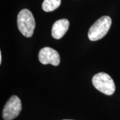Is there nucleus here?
<instances>
[{
	"mask_svg": "<svg viewBox=\"0 0 120 120\" xmlns=\"http://www.w3.org/2000/svg\"><path fill=\"white\" fill-rule=\"evenodd\" d=\"M92 82L94 87L106 95H112L115 92V83L113 79L107 73H97L93 77Z\"/></svg>",
	"mask_w": 120,
	"mask_h": 120,
	"instance_id": "3",
	"label": "nucleus"
},
{
	"mask_svg": "<svg viewBox=\"0 0 120 120\" xmlns=\"http://www.w3.org/2000/svg\"></svg>",
	"mask_w": 120,
	"mask_h": 120,
	"instance_id": "9",
	"label": "nucleus"
},
{
	"mask_svg": "<svg viewBox=\"0 0 120 120\" xmlns=\"http://www.w3.org/2000/svg\"><path fill=\"white\" fill-rule=\"evenodd\" d=\"M111 23V19L109 16L100 17L90 27L88 33V38L92 41L102 38L109 32Z\"/></svg>",
	"mask_w": 120,
	"mask_h": 120,
	"instance_id": "1",
	"label": "nucleus"
},
{
	"mask_svg": "<svg viewBox=\"0 0 120 120\" xmlns=\"http://www.w3.org/2000/svg\"><path fill=\"white\" fill-rule=\"evenodd\" d=\"M1 62H2V54L0 51V64H1Z\"/></svg>",
	"mask_w": 120,
	"mask_h": 120,
	"instance_id": "8",
	"label": "nucleus"
},
{
	"mask_svg": "<svg viewBox=\"0 0 120 120\" xmlns=\"http://www.w3.org/2000/svg\"><path fill=\"white\" fill-rule=\"evenodd\" d=\"M38 59L43 64H51L57 66L60 63V57L58 52L49 47L43 48L40 51Z\"/></svg>",
	"mask_w": 120,
	"mask_h": 120,
	"instance_id": "5",
	"label": "nucleus"
},
{
	"mask_svg": "<svg viewBox=\"0 0 120 120\" xmlns=\"http://www.w3.org/2000/svg\"><path fill=\"white\" fill-rule=\"evenodd\" d=\"M17 26L19 31L26 37H31L35 28V21L31 12L28 9H23L17 16Z\"/></svg>",
	"mask_w": 120,
	"mask_h": 120,
	"instance_id": "2",
	"label": "nucleus"
},
{
	"mask_svg": "<svg viewBox=\"0 0 120 120\" xmlns=\"http://www.w3.org/2000/svg\"><path fill=\"white\" fill-rule=\"evenodd\" d=\"M61 3V0H44L42 7L43 11L49 12L57 8Z\"/></svg>",
	"mask_w": 120,
	"mask_h": 120,
	"instance_id": "7",
	"label": "nucleus"
},
{
	"mask_svg": "<svg viewBox=\"0 0 120 120\" xmlns=\"http://www.w3.org/2000/svg\"><path fill=\"white\" fill-rule=\"evenodd\" d=\"M70 22L67 19H61L54 23L52 28V36L54 38H61L68 31Z\"/></svg>",
	"mask_w": 120,
	"mask_h": 120,
	"instance_id": "6",
	"label": "nucleus"
},
{
	"mask_svg": "<svg viewBox=\"0 0 120 120\" xmlns=\"http://www.w3.org/2000/svg\"><path fill=\"white\" fill-rule=\"evenodd\" d=\"M22 109L20 99L17 96L13 95L4 105L2 117L4 120H12L19 116Z\"/></svg>",
	"mask_w": 120,
	"mask_h": 120,
	"instance_id": "4",
	"label": "nucleus"
}]
</instances>
